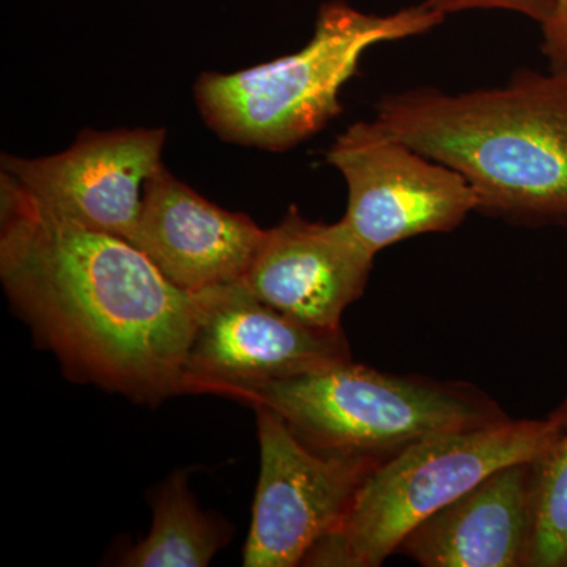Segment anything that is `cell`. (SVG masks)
Returning <instances> with one entry per match:
<instances>
[{
    "mask_svg": "<svg viewBox=\"0 0 567 567\" xmlns=\"http://www.w3.org/2000/svg\"><path fill=\"white\" fill-rule=\"evenodd\" d=\"M543 29L544 58L547 59L550 69H567V0H555V10L547 22L540 25Z\"/></svg>",
    "mask_w": 567,
    "mask_h": 567,
    "instance_id": "obj_16",
    "label": "cell"
},
{
    "mask_svg": "<svg viewBox=\"0 0 567 567\" xmlns=\"http://www.w3.org/2000/svg\"><path fill=\"white\" fill-rule=\"evenodd\" d=\"M0 276L66 374L144 404L186 394L207 292L178 289L130 241L40 204L0 175Z\"/></svg>",
    "mask_w": 567,
    "mask_h": 567,
    "instance_id": "obj_1",
    "label": "cell"
},
{
    "mask_svg": "<svg viewBox=\"0 0 567 567\" xmlns=\"http://www.w3.org/2000/svg\"><path fill=\"white\" fill-rule=\"evenodd\" d=\"M227 398L274 410L317 451L383 458L425 436L509 417L473 383L390 374L353 360L315 374L241 388Z\"/></svg>",
    "mask_w": 567,
    "mask_h": 567,
    "instance_id": "obj_5",
    "label": "cell"
},
{
    "mask_svg": "<svg viewBox=\"0 0 567 567\" xmlns=\"http://www.w3.org/2000/svg\"><path fill=\"white\" fill-rule=\"evenodd\" d=\"M254 410L260 473L244 565L301 566L309 550L341 524L364 481L385 458L317 451L274 410Z\"/></svg>",
    "mask_w": 567,
    "mask_h": 567,
    "instance_id": "obj_7",
    "label": "cell"
},
{
    "mask_svg": "<svg viewBox=\"0 0 567 567\" xmlns=\"http://www.w3.org/2000/svg\"><path fill=\"white\" fill-rule=\"evenodd\" d=\"M267 229L224 210L162 166L145 183L132 244L178 289L200 293L244 281Z\"/></svg>",
    "mask_w": 567,
    "mask_h": 567,
    "instance_id": "obj_11",
    "label": "cell"
},
{
    "mask_svg": "<svg viewBox=\"0 0 567 567\" xmlns=\"http://www.w3.org/2000/svg\"><path fill=\"white\" fill-rule=\"evenodd\" d=\"M374 118L461 174L477 212L517 226L567 227V69H520L475 91L385 93Z\"/></svg>",
    "mask_w": 567,
    "mask_h": 567,
    "instance_id": "obj_2",
    "label": "cell"
},
{
    "mask_svg": "<svg viewBox=\"0 0 567 567\" xmlns=\"http://www.w3.org/2000/svg\"><path fill=\"white\" fill-rule=\"evenodd\" d=\"M445 14L425 3L372 14L344 0L320 6L315 33L301 50L235 73L207 71L194 84L204 122L219 140L287 152L322 132L342 112V87L365 51L423 35Z\"/></svg>",
    "mask_w": 567,
    "mask_h": 567,
    "instance_id": "obj_3",
    "label": "cell"
},
{
    "mask_svg": "<svg viewBox=\"0 0 567 567\" xmlns=\"http://www.w3.org/2000/svg\"><path fill=\"white\" fill-rule=\"evenodd\" d=\"M532 539V462H518L425 518L398 551L423 567H528Z\"/></svg>",
    "mask_w": 567,
    "mask_h": 567,
    "instance_id": "obj_12",
    "label": "cell"
},
{
    "mask_svg": "<svg viewBox=\"0 0 567 567\" xmlns=\"http://www.w3.org/2000/svg\"><path fill=\"white\" fill-rule=\"evenodd\" d=\"M230 539V529L199 509L186 473H175L153 502L147 537L121 558L128 567H205Z\"/></svg>",
    "mask_w": 567,
    "mask_h": 567,
    "instance_id": "obj_13",
    "label": "cell"
},
{
    "mask_svg": "<svg viewBox=\"0 0 567 567\" xmlns=\"http://www.w3.org/2000/svg\"><path fill=\"white\" fill-rule=\"evenodd\" d=\"M429 9L450 14L466 10H507L543 25L555 10V0H425Z\"/></svg>",
    "mask_w": 567,
    "mask_h": 567,
    "instance_id": "obj_15",
    "label": "cell"
},
{
    "mask_svg": "<svg viewBox=\"0 0 567 567\" xmlns=\"http://www.w3.org/2000/svg\"><path fill=\"white\" fill-rule=\"evenodd\" d=\"M565 401L567 402V398L565 399Z\"/></svg>",
    "mask_w": 567,
    "mask_h": 567,
    "instance_id": "obj_17",
    "label": "cell"
},
{
    "mask_svg": "<svg viewBox=\"0 0 567 567\" xmlns=\"http://www.w3.org/2000/svg\"><path fill=\"white\" fill-rule=\"evenodd\" d=\"M166 134L164 128H85L55 155H2V174L63 218L132 244L145 183L163 166Z\"/></svg>",
    "mask_w": 567,
    "mask_h": 567,
    "instance_id": "obj_9",
    "label": "cell"
},
{
    "mask_svg": "<svg viewBox=\"0 0 567 567\" xmlns=\"http://www.w3.org/2000/svg\"><path fill=\"white\" fill-rule=\"evenodd\" d=\"M532 496L528 567H567V425L532 462Z\"/></svg>",
    "mask_w": 567,
    "mask_h": 567,
    "instance_id": "obj_14",
    "label": "cell"
},
{
    "mask_svg": "<svg viewBox=\"0 0 567 567\" xmlns=\"http://www.w3.org/2000/svg\"><path fill=\"white\" fill-rule=\"evenodd\" d=\"M352 361L342 328L309 327L262 303L241 282L212 289L189 347L186 394L227 398Z\"/></svg>",
    "mask_w": 567,
    "mask_h": 567,
    "instance_id": "obj_8",
    "label": "cell"
},
{
    "mask_svg": "<svg viewBox=\"0 0 567 567\" xmlns=\"http://www.w3.org/2000/svg\"><path fill=\"white\" fill-rule=\"evenodd\" d=\"M567 425L558 406L544 420H507L417 440L364 481L341 524L306 555L309 567H377L421 522L496 470L533 462Z\"/></svg>",
    "mask_w": 567,
    "mask_h": 567,
    "instance_id": "obj_4",
    "label": "cell"
},
{
    "mask_svg": "<svg viewBox=\"0 0 567 567\" xmlns=\"http://www.w3.org/2000/svg\"><path fill=\"white\" fill-rule=\"evenodd\" d=\"M327 162L347 185L344 221L372 252L406 238L453 233L477 212L472 186L446 164L395 137L379 122H354Z\"/></svg>",
    "mask_w": 567,
    "mask_h": 567,
    "instance_id": "obj_6",
    "label": "cell"
},
{
    "mask_svg": "<svg viewBox=\"0 0 567 567\" xmlns=\"http://www.w3.org/2000/svg\"><path fill=\"white\" fill-rule=\"evenodd\" d=\"M375 256L344 219L311 221L290 205L281 221L267 229L241 284L298 322L336 330L346 309L364 293Z\"/></svg>",
    "mask_w": 567,
    "mask_h": 567,
    "instance_id": "obj_10",
    "label": "cell"
}]
</instances>
